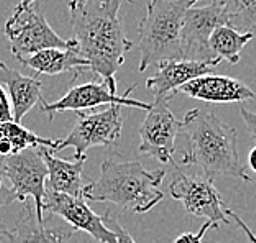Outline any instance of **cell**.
<instances>
[{"label": "cell", "instance_id": "30bf717a", "mask_svg": "<svg viewBox=\"0 0 256 243\" xmlns=\"http://www.w3.org/2000/svg\"><path fill=\"white\" fill-rule=\"evenodd\" d=\"M133 89H136V84L132 86L125 92V96H118L114 94L104 80L102 82H86L68 90L60 100H56L53 104L46 102L43 99L40 102V108H42L43 114L48 115L50 122H53L58 112H69V110L84 112L89 110V108H97L102 106H124V107H133L148 112L151 108V104L132 99L130 94Z\"/></svg>", "mask_w": 256, "mask_h": 243}, {"label": "cell", "instance_id": "5b68a950", "mask_svg": "<svg viewBox=\"0 0 256 243\" xmlns=\"http://www.w3.org/2000/svg\"><path fill=\"white\" fill-rule=\"evenodd\" d=\"M5 36L10 51L23 62L28 56L50 48H74V40H62L46 20L38 4L25 10H15L5 23Z\"/></svg>", "mask_w": 256, "mask_h": 243}, {"label": "cell", "instance_id": "ba28073f", "mask_svg": "<svg viewBox=\"0 0 256 243\" xmlns=\"http://www.w3.org/2000/svg\"><path fill=\"white\" fill-rule=\"evenodd\" d=\"M5 174L12 184L16 196V202H25L33 198L36 207V217L40 224H44L43 202L46 198V181H48V168L38 148L25 150L22 153L10 154L5 158Z\"/></svg>", "mask_w": 256, "mask_h": 243}, {"label": "cell", "instance_id": "52a82bcc", "mask_svg": "<svg viewBox=\"0 0 256 243\" xmlns=\"http://www.w3.org/2000/svg\"><path fill=\"white\" fill-rule=\"evenodd\" d=\"M172 96L166 97H154V102L151 104L146 118L143 120L140 126V143L138 152L142 154L151 156V158L161 161V163L178 168L172 161L174 156V144L176 138L181 133V122L176 118L170 107V100Z\"/></svg>", "mask_w": 256, "mask_h": 243}, {"label": "cell", "instance_id": "9a60e30c", "mask_svg": "<svg viewBox=\"0 0 256 243\" xmlns=\"http://www.w3.org/2000/svg\"><path fill=\"white\" fill-rule=\"evenodd\" d=\"M0 84H5L12 102L14 122L22 124L25 115L43 100V86L38 78L23 76L0 61Z\"/></svg>", "mask_w": 256, "mask_h": 243}, {"label": "cell", "instance_id": "f546056e", "mask_svg": "<svg viewBox=\"0 0 256 243\" xmlns=\"http://www.w3.org/2000/svg\"><path fill=\"white\" fill-rule=\"evenodd\" d=\"M38 2H40V0H20V5L15 10H25L28 7H32V5L38 4Z\"/></svg>", "mask_w": 256, "mask_h": 243}, {"label": "cell", "instance_id": "cb8c5ba5", "mask_svg": "<svg viewBox=\"0 0 256 243\" xmlns=\"http://www.w3.org/2000/svg\"><path fill=\"white\" fill-rule=\"evenodd\" d=\"M210 228H215V225L212 222H206L200 227V230L197 234H182V235H179L176 240H174L172 243H204V236H206V234L208 232Z\"/></svg>", "mask_w": 256, "mask_h": 243}, {"label": "cell", "instance_id": "277c9868", "mask_svg": "<svg viewBox=\"0 0 256 243\" xmlns=\"http://www.w3.org/2000/svg\"><path fill=\"white\" fill-rule=\"evenodd\" d=\"M199 0H150L146 16L140 23L138 44L142 60L140 72L162 61L184 60L181 32L186 12Z\"/></svg>", "mask_w": 256, "mask_h": 243}, {"label": "cell", "instance_id": "8992f818", "mask_svg": "<svg viewBox=\"0 0 256 243\" xmlns=\"http://www.w3.org/2000/svg\"><path fill=\"white\" fill-rule=\"evenodd\" d=\"M79 118L74 128L64 140H58L53 153L66 148H74V160L87 158V150L94 146L114 148L124 128V106H108V108L97 114L78 112Z\"/></svg>", "mask_w": 256, "mask_h": 243}, {"label": "cell", "instance_id": "4316f807", "mask_svg": "<svg viewBox=\"0 0 256 243\" xmlns=\"http://www.w3.org/2000/svg\"><path fill=\"white\" fill-rule=\"evenodd\" d=\"M225 214H226V216H230L232 218H234V220H235V224L238 225V227H242V230H243V232L246 234V236H248V238H250V242H252V243H256V235H254V234L252 232V230H250V227H248V225H246L245 222H243L240 217H238V214H235L234 210H230V209H225Z\"/></svg>", "mask_w": 256, "mask_h": 243}, {"label": "cell", "instance_id": "d4e9b609", "mask_svg": "<svg viewBox=\"0 0 256 243\" xmlns=\"http://www.w3.org/2000/svg\"><path fill=\"white\" fill-rule=\"evenodd\" d=\"M2 122H14V114H12L10 97L7 90L4 89V86L0 84V124Z\"/></svg>", "mask_w": 256, "mask_h": 243}, {"label": "cell", "instance_id": "5bb4252c", "mask_svg": "<svg viewBox=\"0 0 256 243\" xmlns=\"http://www.w3.org/2000/svg\"><path fill=\"white\" fill-rule=\"evenodd\" d=\"M178 94L214 104L243 102L254 99L256 96L242 80L228 76H215V74H206L181 86L176 92V96Z\"/></svg>", "mask_w": 256, "mask_h": 243}, {"label": "cell", "instance_id": "4fadbf2b", "mask_svg": "<svg viewBox=\"0 0 256 243\" xmlns=\"http://www.w3.org/2000/svg\"><path fill=\"white\" fill-rule=\"evenodd\" d=\"M222 60L215 58L210 61H190V60H170L162 61L158 66V72L146 80V89L154 97L176 96L181 86L190 82L206 74H212Z\"/></svg>", "mask_w": 256, "mask_h": 243}, {"label": "cell", "instance_id": "ac0fdd59", "mask_svg": "<svg viewBox=\"0 0 256 243\" xmlns=\"http://www.w3.org/2000/svg\"><path fill=\"white\" fill-rule=\"evenodd\" d=\"M22 64L28 69H33L36 74H44V76H58V74L71 71H76V76H78L79 72L89 69V62L79 56L76 46L74 48H50L38 51V53L28 56Z\"/></svg>", "mask_w": 256, "mask_h": 243}, {"label": "cell", "instance_id": "7402d4cb", "mask_svg": "<svg viewBox=\"0 0 256 243\" xmlns=\"http://www.w3.org/2000/svg\"><path fill=\"white\" fill-rule=\"evenodd\" d=\"M14 202H16V196L12 189L7 174H5V158L0 156V209L12 206Z\"/></svg>", "mask_w": 256, "mask_h": 243}, {"label": "cell", "instance_id": "3957f363", "mask_svg": "<svg viewBox=\"0 0 256 243\" xmlns=\"http://www.w3.org/2000/svg\"><path fill=\"white\" fill-rule=\"evenodd\" d=\"M168 172L148 171L140 161L108 158L100 166V176L84 188V199L110 202L125 210L146 214L164 199L160 189Z\"/></svg>", "mask_w": 256, "mask_h": 243}, {"label": "cell", "instance_id": "83f0119b", "mask_svg": "<svg viewBox=\"0 0 256 243\" xmlns=\"http://www.w3.org/2000/svg\"><path fill=\"white\" fill-rule=\"evenodd\" d=\"M0 243H14V235L12 228L5 224H0Z\"/></svg>", "mask_w": 256, "mask_h": 243}, {"label": "cell", "instance_id": "8fae6325", "mask_svg": "<svg viewBox=\"0 0 256 243\" xmlns=\"http://www.w3.org/2000/svg\"><path fill=\"white\" fill-rule=\"evenodd\" d=\"M222 25H228V20H226V15L220 4L210 2L206 7H192L186 12L181 32L184 60H215L210 48H208V38Z\"/></svg>", "mask_w": 256, "mask_h": 243}, {"label": "cell", "instance_id": "603a6c76", "mask_svg": "<svg viewBox=\"0 0 256 243\" xmlns=\"http://www.w3.org/2000/svg\"><path fill=\"white\" fill-rule=\"evenodd\" d=\"M104 222H106L107 228H110L115 235H117V243H136L135 240L132 238V235L128 234L124 227H122L117 218L110 216V212H107L106 216H104Z\"/></svg>", "mask_w": 256, "mask_h": 243}, {"label": "cell", "instance_id": "6da1fadb", "mask_svg": "<svg viewBox=\"0 0 256 243\" xmlns=\"http://www.w3.org/2000/svg\"><path fill=\"white\" fill-rule=\"evenodd\" d=\"M124 0H69V15L76 51L89 62V69L100 76L117 94V74L133 42L125 36L120 7ZM135 4L133 0H126Z\"/></svg>", "mask_w": 256, "mask_h": 243}, {"label": "cell", "instance_id": "f1b7e54d", "mask_svg": "<svg viewBox=\"0 0 256 243\" xmlns=\"http://www.w3.org/2000/svg\"><path fill=\"white\" fill-rule=\"evenodd\" d=\"M248 164H250V168H252L253 172L256 174V146L252 148V152H250V154H248Z\"/></svg>", "mask_w": 256, "mask_h": 243}, {"label": "cell", "instance_id": "ffe728a7", "mask_svg": "<svg viewBox=\"0 0 256 243\" xmlns=\"http://www.w3.org/2000/svg\"><path fill=\"white\" fill-rule=\"evenodd\" d=\"M253 38L254 36L252 33H242L230 25H222L210 34L208 48H210L212 54L218 58V60H226L230 64H238L243 48Z\"/></svg>", "mask_w": 256, "mask_h": 243}, {"label": "cell", "instance_id": "7c38bea8", "mask_svg": "<svg viewBox=\"0 0 256 243\" xmlns=\"http://www.w3.org/2000/svg\"><path fill=\"white\" fill-rule=\"evenodd\" d=\"M43 214L61 217L76 232L82 230L100 243H117V235L107 228L104 217L97 216L87 206L84 198H72L48 189L43 202Z\"/></svg>", "mask_w": 256, "mask_h": 243}, {"label": "cell", "instance_id": "484cf974", "mask_svg": "<svg viewBox=\"0 0 256 243\" xmlns=\"http://www.w3.org/2000/svg\"><path fill=\"white\" fill-rule=\"evenodd\" d=\"M240 114L243 117V122L246 124V128L250 132V135L253 136V140H256V114L250 112L245 107H240Z\"/></svg>", "mask_w": 256, "mask_h": 243}, {"label": "cell", "instance_id": "e0dca14e", "mask_svg": "<svg viewBox=\"0 0 256 243\" xmlns=\"http://www.w3.org/2000/svg\"><path fill=\"white\" fill-rule=\"evenodd\" d=\"M10 228L14 243H68L76 234L72 227L50 228L46 227V222L40 224L36 210L28 204V200L23 202L16 222Z\"/></svg>", "mask_w": 256, "mask_h": 243}, {"label": "cell", "instance_id": "d6986e66", "mask_svg": "<svg viewBox=\"0 0 256 243\" xmlns=\"http://www.w3.org/2000/svg\"><path fill=\"white\" fill-rule=\"evenodd\" d=\"M58 140L42 138L32 130L25 128L16 122H2L0 124V156L7 158L10 154L22 153L30 148H50L51 152L56 148Z\"/></svg>", "mask_w": 256, "mask_h": 243}, {"label": "cell", "instance_id": "9c48e42d", "mask_svg": "<svg viewBox=\"0 0 256 243\" xmlns=\"http://www.w3.org/2000/svg\"><path fill=\"white\" fill-rule=\"evenodd\" d=\"M178 176L170 186V192L176 200L184 206L189 216L202 217L212 222L215 228L220 224H228V217L225 216V207L222 196L214 186V181L207 178L188 176L179 170Z\"/></svg>", "mask_w": 256, "mask_h": 243}, {"label": "cell", "instance_id": "7a4b0ae2", "mask_svg": "<svg viewBox=\"0 0 256 243\" xmlns=\"http://www.w3.org/2000/svg\"><path fill=\"white\" fill-rule=\"evenodd\" d=\"M186 148L182 166L200 168L207 179L235 178L250 182L238 152V133L212 112L194 108L181 122Z\"/></svg>", "mask_w": 256, "mask_h": 243}, {"label": "cell", "instance_id": "44dd1931", "mask_svg": "<svg viewBox=\"0 0 256 243\" xmlns=\"http://www.w3.org/2000/svg\"><path fill=\"white\" fill-rule=\"evenodd\" d=\"M220 4L228 25L242 33H252L256 38V0H212Z\"/></svg>", "mask_w": 256, "mask_h": 243}, {"label": "cell", "instance_id": "2e32d148", "mask_svg": "<svg viewBox=\"0 0 256 243\" xmlns=\"http://www.w3.org/2000/svg\"><path fill=\"white\" fill-rule=\"evenodd\" d=\"M44 164L48 168V186L54 192L68 194L72 198H84V166L87 158L60 160L50 148H38Z\"/></svg>", "mask_w": 256, "mask_h": 243}]
</instances>
